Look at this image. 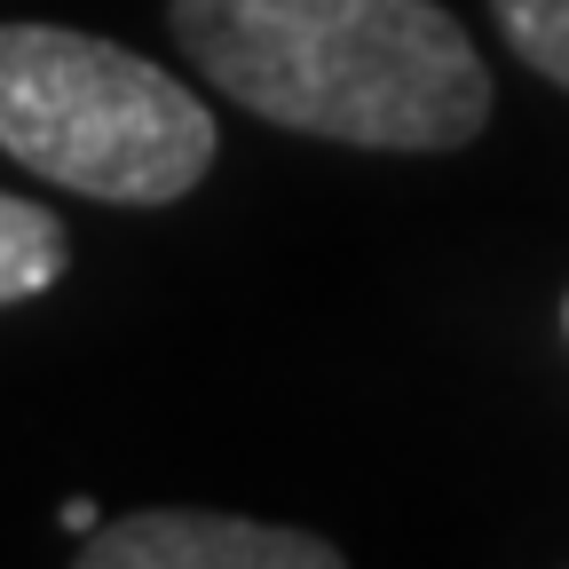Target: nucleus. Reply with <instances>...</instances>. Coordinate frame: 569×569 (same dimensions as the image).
Masks as SVG:
<instances>
[{
	"instance_id": "nucleus-1",
	"label": "nucleus",
	"mask_w": 569,
	"mask_h": 569,
	"mask_svg": "<svg viewBox=\"0 0 569 569\" xmlns=\"http://www.w3.org/2000/svg\"><path fill=\"white\" fill-rule=\"evenodd\" d=\"M174 40L246 111L356 151H459L490 119V71L436 0H174Z\"/></svg>"
},
{
	"instance_id": "nucleus-2",
	"label": "nucleus",
	"mask_w": 569,
	"mask_h": 569,
	"mask_svg": "<svg viewBox=\"0 0 569 569\" xmlns=\"http://www.w3.org/2000/svg\"><path fill=\"white\" fill-rule=\"evenodd\" d=\"M0 151L80 198L167 206L213 167V111L119 40L0 24Z\"/></svg>"
},
{
	"instance_id": "nucleus-3",
	"label": "nucleus",
	"mask_w": 569,
	"mask_h": 569,
	"mask_svg": "<svg viewBox=\"0 0 569 569\" xmlns=\"http://www.w3.org/2000/svg\"><path fill=\"white\" fill-rule=\"evenodd\" d=\"M80 569H340V546L317 530H277L246 515L159 507V515L96 522L80 538Z\"/></svg>"
},
{
	"instance_id": "nucleus-4",
	"label": "nucleus",
	"mask_w": 569,
	"mask_h": 569,
	"mask_svg": "<svg viewBox=\"0 0 569 569\" xmlns=\"http://www.w3.org/2000/svg\"><path fill=\"white\" fill-rule=\"evenodd\" d=\"M71 246H63V222L32 198H9L0 190V309L9 301H32L63 277Z\"/></svg>"
},
{
	"instance_id": "nucleus-5",
	"label": "nucleus",
	"mask_w": 569,
	"mask_h": 569,
	"mask_svg": "<svg viewBox=\"0 0 569 569\" xmlns=\"http://www.w3.org/2000/svg\"><path fill=\"white\" fill-rule=\"evenodd\" d=\"M498 24H507L515 56L530 71H546L553 88H569V0H490Z\"/></svg>"
},
{
	"instance_id": "nucleus-6",
	"label": "nucleus",
	"mask_w": 569,
	"mask_h": 569,
	"mask_svg": "<svg viewBox=\"0 0 569 569\" xmlns=\"http://www.w3.org/2000/svg\"><path fill=\"white\" fill-rule=\"evenodd\" d=\"M63 530H71V538L96 530V507H88V498H63Z\"/></svg>"
},
{
	"instance_id": "nucleus-7",
	"label": "nucleus",
	"mask_w": 569,
	"mask_h": 569,
	"mask_svg": "<svg viewBox=\"0 0 569 569\" xmlns=\"http://www.w3.org/2000/svg\"><path fill=\"white\" fill-rule=\"evenodd\" d=\"M561 325H569V301H561Z\"/></svg>"
}]
</instances>
